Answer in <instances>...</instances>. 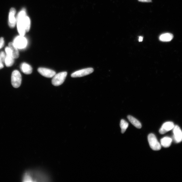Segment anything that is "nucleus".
<instances>
[{"instance_id":"nucleus-4","label":"nucleus","mask_w":182,"mask_h":182,"mask_svg":"<svg viewBox=\"0 0 182 182\" xmlns=\"http://www.w3.org/2000/svg\"><path fill=\"white\" fill-rule=\"evenodd\" d=\"M22 82V76L20 72L18 70L13 71L11 76V83L12 86L15 88L20 86Z\"/></svg>"},{"instance_id":"nucleus-18","label":"nucleus","mask_w":182,"mask_h":182,"mask_svg":"<svg viewBox=\"0 0 182 182\" xmlns=\"http://www.w3.org/2000/svg\"><path fill=\"white\" fill-rule=\"evenodd\" d=\"M6 55H5L4 52L2 51L0 52V58H1L3 62H5V58H6Z\"/></svg>"},{"instance_id":"nucleus-16","label":"nucleus","mask_w":182,"mask_h":182,"mask_svg":"<svg viewBox=\"0 0 182 182\" xmlns=\"http://www.w3.org/2000/svg\"><path fill=\"white\" fill-rule=\"evenodd\" d=\"M14 62L15 59L12 56L6 55L4 63L7 67H11L14 63Z\"/></svg>"},{"instance_id":"nucleus-2","label":"nucleus","mask_w":182,"mask_h":182,"mask_svg":"<svg viewBox=\"0 0 182 182\" xmlns=\"http://www.w3.org/2000/svg\"><path fill=\"white\" fill-rule=\"evenodd\" d=\"M67 73L65 71L56 74L52 78V83L54 86H59L62 85L65 81Z\"/></svg>"},{"instance_id":"nucleus-22","label":"nucleus","mask_w":182,"mask_h":182,"mask_svg":"<svg viewBox=\"0 0 182 182\" xmlns=\"http://www.w3.org/2000/svg\"><path fill=\"white\" fill-rule=\"evenodd\" d=\"M4 65L3 64V62L2 61L1 58H0V69H1L4 68Z\"/></svg>"},{"instance_id":"nucleus-5","label":"nucleus","mask_w":182,"mask_h":182,"mask_svg":"<svg viewBox=\"0 0 182 182\" xmlns=\"http://www.w3.org/2000/svg\"><path fill=\"white\" fill-rule=\"evenodd\" d=\"M13 43L18 49H23L26 47L27 42L25 38L20 35L15 38Z\"/></svg>"},{"instance_id":"nucleus-9","label":"nucleus","mask_w":182,"mask_h":182,"mask_svg":"<svg viewBox=\"0 0 182 182\" xmlns=\"http://www.w3.org/2000/svg\"><path fill=\"white\" fill-rule=\"evenodd\" d=\"M174 137L176 142L179 143L182 141V131L178 126H175L173 128Z\"/></svg>"},{"instance_id":"nucleus-23","label":"nucleus","mask_w":182,"mask_h":182,"mask_svg":"<svg viewBox=\"0 0 182 182\" xmlns=\"http://www.w3.org/2000/svg\"><path fill=\"white\" fill-rule=\"evenodd\" d=\"M143 40V37L141 36H140L139 37V41L140 42H142Z\"/></svg>"},{"instance_id":"nucleus-8","label":"nucleus","mask_w":182,"mask_h":182,"mask_svg":"<svg viewBox=\"0 0 182 182\" xmlns=\"http://www.w3.org/2000/svg\"><path fill=\"white\" fill-rule=\"evenodd\" d=\"M174 124L172 122H167L162 125V127L160 129L159 133L161 134L166 133L168 131L171 130L174 127Z\"/></svg>"},{"instance_id":"nucleus-20","label":"nucleus","mask_w":182,"mask_h":182,"mask_svg":"<svg viewBox=\"0 0 182 182\" xmlns=\"http://www.w3.org/2000/svg\"><path fill=\"white\" fill-rule=\"evenodd\" d=\"M5 41L3 38H0V49L2 48L4 45Z\"/></svg>"},{"instance_id":"nucleus-13","label":"nucleus","mask_w":182,"mask_h":182,"mask_svg":"<svg viewBox=\"0 0 182 182\" xmlns=\"http://www.w3.org/2000/svg\"><path fill=\"white\" fill-rule=\"evenodd\" d=\"M9 47L11 51L13 57L14 59H18L19 57V52L18 48L16 47L14 44L12 42L9 43Z\"/></svg>"},{"instance_id":"nucleus-7","label":"nucleus","mask_w":182,"mask_h":182,"mask_svg":"<svg viewBox=\"0 0 182 182\" xmlns=\"http://www.w3.org/2000/svg\"><path fill=\"white\" fill-rule=\"evenodd\" d=\"M38 71L41 75L47 78H52L56 74L54 71L44 68H38Z\"/></svg>"},{"instance_id":"nucleus-1","label":"nucleus","mask_w":182,"mask_h":182,"mask_svg":"<svg viewBox=\"0 0 182 182\" xmlns=\"http://www.w3.org/2000/svg\"><path fill=\"white\" fill-rule=\"evenodd\" d=\"M17 27L20 35L24 36L26 32L29 31L30 26L29 18L26 16L25 10L23 9L19 13L17 19Z\"/></svg>"},{"instance_id":"nucleus-12","label":"nucleus","mask_w":182,"mask_h":182,"mask_svg":"<svg viewBox=\"0 0 182 182\" xmlns=\"http://www.w3.org/2000/svg\"><path fill=\"white\" fill-rule=\"evenodd\" d=\"M173 38V35L172 34L169 33H166L160 35L159 40L162 42H169L172 40Z\"/></svg>"},{"instance_id":"nucleus-15","label":"nucleus","mask_w":182,"mask_h":182,"mask_svg":"<svg viewBox=\"0 0 182 182\" xmlns=\"http://www.w3.org/2000/svg\"><path fill=\"white\" fill-rule=\"evenodd\" d=\"M172 139L169 137H165L161 140V145L164 147H168L171 144Z\"/></svg>"},{"instance_id":"nucleus-19","label":"nucleus","mask_w":182,"mask_h":182,"mask_svg":"<svg viewBox=\"0 0 182 182\" xmlns=\"http://www.w3.org/2000/svg\"><path fill=\"white\" fill-rule=\"evenodd\" d=\"M5 52H6V55L12 56L11 51V50L9 47H6L5 48Z\"/></svg>"},{"instance_id":"nucleus-17","label":"nucleus","mask_w":182,"mask_h":182,"mask_svg":"<svg viewBox=\"0 0 182 182\" xmlns=\"http://www.w3.org/2000/svg\"><path fill=\"white\" fill-rule=\"evenodd\" d=\"M120 125L121 129V132L123 134L125 133L126 129L128 128L129 124L125 120H122L120 121Z\"/></svg>"},{"instance_id":"nucleus-6","label":"nucleus","mask_w":182,"mask_h":182,"mask_svg":"<svg viewBox=\"0 0 182 182\" xmlns=\"http://www.w3.org/2000/svg\"><path fill=\"white\" fill-rule=\"evenodd\" d=\"M93 69L92 68H88L75 71L71 74V77L73 78L80 77L92 73L93 71Z\"/></svg>"},{"instance_id":"nucleus-10","label":"nucleus","mask_w":182,"mask_h":182,"mask_svg":"<svg viewBox=\"0 0 182 182\" xmlns=\"http://www.w3.org/2000/svg\"><path fill=\"white\" fill-rule=\"evenodd\" d=\"M16 11L15 9L12 8L10 11L9 14V24L11 28H13L15 26L16 20L15 18V14Z\"/></svg>"},{"instance_id":"nucleus-3","label":"nucleus","mask_w":182,"mask_h":182,"mask_svg":"<svg viewBox=\"0 0 182 182\" xmlns=\"http://www.w3.org/2000/svg\"><path fill=\"white\" fill-rule=\"evenodd\" d=\"M148 140L150 148L154 150L158 151L161 150V145L157 140L155 135L150 134L148 135Z\"/></svg>"},{"instance_id":"nucleus-14","label":"nucleus","mask_w":182,"mask_h":182,"mask_svg":"<svg viewBox=\"0 0 182 182\" xmlns=\"http://www.w3.org/2000/svg\"><path fill=\"white\" fill-rule=\"evenodd\" d=\"M128 120L135 127L138 129H141L142 127L141 123L137 120L131 115L128 116Z\"/></svg>"},{"instance_id":"nucleus-11","label":"nucleus","mask_w":182,"mask_h":182,"mask_svg":"<svg viewBox=\"0 0 182 182\" xmlns=\"http://www.w3.org/2000/svg\"><path fill=\"white\" fill-rule=\"evenodd\" d=\"M21 70L26 74L29 75L31 74L32 71V68L31 66L25 62L22 63L20 66Z\"/></svg>"},{"instance_id":"nucleus-21","label":"nucleus","mask_w":182,"mask_h":182,"mask_svg":"<svg viewBox=\"0 0 182 182\" xmlns=\"http://www.w3.org/2000/svg\"><path fill=\"white\" fill-rule=\"evenodd\" d=\"M139 2H151V0H138Z\"/></svg>"}]
</instances>
